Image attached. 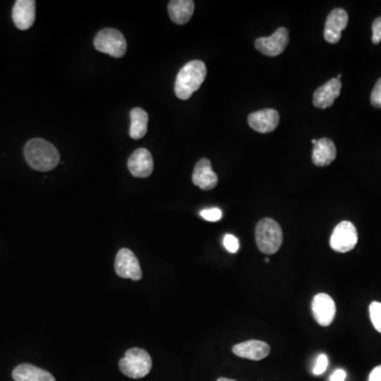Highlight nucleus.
<instances>
[{"mask_svg": "<svg viewBox=\"0 0 381 381\" xmlns=\"http://www.w3.org/2000/svg\"><path fill=\"white\" fill-rule=\"evenodd\" d=\"M193 183L203 191H209L217 185V175L212 170L211 161L203 158L197 162L192 176Z\"/></svg>", "mask_w": 381, "mask_h": 381, "instance_id": "2eb2a0df", "label": "nucleus"}, {"mask_svg": "<svg viewBox=\"0 0 381 381\" xmlns=\"http://www.w3.org/2000/svg\"><path fill=\"white\" fill-rule=\"evenodd\" d=\"M234 355L245 359L263 360L271 353V347L266 342L259 340H249V341L238 343L232 349Z\"/></svg>", "mask_w": 381, "mask_h": 381, "instance_id": "ddd939ff", "label": "nucleus"}, {"mask_svg": "<svg viewBox=\"0 0 381 381\" xmlns=\"http://www.w3.org/2000/svg\"><path fill=\"white\" fill-rule=\"evenodd\" d=\"M94 47L96 50L113 57H124L127 51V43L124 35L119 30L105 28L94 37Z\"/></svg>", "mask_w": 381, "mask_h": 381, "instance_id": "39448f33", "label": "nucleus"}, {"mask_svg": "<svg viewBox=\"0 0 381 381\" xmlns=\"http://www.w3.org/2000/svg\"><path fill=\"white\" fill-rule=\"evenodd\" d=\"M341 81L338 79L329 80L324 85L319 87L314 94L312 103L318 108L325 109L331 107L335 102L336 99L340 96L341 92Z\"/></svg>", "mask_w": 381, "mask_h": 381, "instance_id": "dca6fc26", "label": "nucleus"}, {"mask_svg": "<svg viewBox=\"0 0 381 381\" xmlns=\"http://www.w3.org/2000/svg\"><path fill=\"white\" fill-rule=\"evenodd\" d=\"M314 150H312V162L317 166H326L336 159L337 150L335 143L331 139L312 140Z\"/></svg>", "mask_w": 381, "mask_h": 381, "instance_id": "f3484780", "label": "nucleus"}, {"mask_svg": "<svg viewBox=\"0 0 381 381\" xmlns=\"http://www.w3.org/2000/svg\"><path fill=\"white\" fill-rule=\"evenodd\" d=\"M289 42V33L286 28H279L271 36L259 37L255 41V48L267 55V57H278L283 53Z\"/></svg>", "mask_w": 381, "mask_h": 381, "instance_id": "6e6552de", "label": "nucleus"}, {"mask_svg": "<svg viewBox=\"0 0 381 381\" xmlns=\"http://www.w3.org/2000/svg\"><path fill=\"white\" fill-rule=\"evenodd\" d=\"M115 271L122 279L139 281L142 279L141 266L133 251L123 248L119 251L115 261Z\"/></svg>", "mask_w": 381, "mask_h": 381, "instance_id": "0eeeda50", "label": "nucleus"}, {"mask_svg": "<svg viewBox=\"0 0 381 381\" xmlns=\"http://www.w3.org/2000/svg\"><path fill=\"white\" fill-rule=\"evenodd\" d=\"M207 76V67L201 61L185 64L177 74L175 94L180 100H189L199 89Z\"/></svg>", "mask_w": 381, "mask_h": 381, "instance_id": "f03ea898", "label": "nucleus"}, {"mask_svg": "<svg viewBox=\"0 0 381 381\" xmlns=\"http://www.w3.org/2000/svg\"><path fill=\"white\" fill-rule=\"evenodd\" d=\"M280 122V115L275 109L267 108L255 111L248 117L251 129L257 133H271L277 129Z\"/></svg>", "mask_w": 381, "mask_h": 381, "instance_id": "9b49d317", "label": "nucleus"}, {"mask_svg": "<svg viewBox=\"0 0 381 381\" xmlns=\"http://www.w3.org/2000/svg\"><path fill=\"white\" fill-rule=\"evenodd\" d=\"M257 248L264 254H275L283 243V231L280 224L273 218L259 220L255 229Z\"/></svg>", "mask_w": 381, "mask_h": 381, "instance_id": "7ed1b4c3", "label": "nucleus"}, {"mask_svg": "<svg viewBox=\"0 0 381 381\" xmlns=\"http://www.w3.org/2000/svg\"><path fill=\"white\" fill-rule=\"evenodd\" d=\"M368 381H381V366H376L371 372L370 376H368Z\"/></svg>", "mask_w": 381, "mask_h": 381, "instance_id": "cd10ccee", "label": "nucleus"}, {"mask_svg": "<svg viewBox=\"0 0 381 381\" xmlns=\"http://www.w3.org/2000/svg\"><path fill=\"white\" fill-rule=\"evenodd\" d=\"M35 7L34 0H17L13 7L12 17L14 24L20 30H28L34 24Z\"/></svg>", "mask_w": 381, "mask_h": 381, "instance_id": "4468645a", "label": "nucleus"}, {"mask_svg": "<svg viewBox=\"0 0 381 381\" xmlns=\"http://www.w3.org/2000/svg\"><path fill=\"white\" fill-rule=\"evenodd\" d=\"M121 372L134 379L143 378L152 370V361L150 354L143 349L134 347L125 353L119 362Z\"/></svg>", "mask_w": 381, "mask_h": 381, "instance_id": "20e7f679", "label": "nucleus"}, {"mask_svg": "<svg viewBox=\"0 0 381 381\" xmlns=\"http://www.w3.org/2000/svg\"><path fill=\"white\" fill-rule=\"evenodd\" d=\"M370 317L375 329L381 333V303L372 302L370 305Z\"/></svg>", "mask_w": 381, "mask_h": 381, "instance_id": "412c9836", "label": "nucleus"}, {"mask_svg": "<svg viewBox=\"0 0 381 381\" xmlns=\"http://www.w3.org/2000/svg\"><path fill=\"white\" fill-rule=\"evenodd\" d=\"M148 115L144 109L136 107L131 111V129L129 136L131 139L139 140L148 133Z\"/></svg>", "mask_w": 381, "mask_h": 381, "instance_id": "aec40b11", "label": "nucleus"}, {"mask_svg": "<svg viewBox=\"0 0 381 381\" xmlns=\"http://www.w3.org/2000/svg\"><path fill=\"white\" fill-rule=\"evenodd\" d=\"M194 9L195 3L192 0H172L168 6L171 20L177 24L189 22L194 13Z\"/></svg>", "mask_w": 381, "mask_h": 381, "instance_id": "a211bd4d", "label": "nucleus"}, {"mask_svg": "<svg viewBox=\"0 0 381 381\" xmlns=\"http://www.w3.org/2000/svg\"><path fill=\"white\" fill-rule=\"evenodd\" d=\"M217 381H236V380H232V379H228V378H218Z\"/></svg>", "mask_w": 381, "mask_h": 381, "instance_id": "c85d7f7f", "label": "nucleus"}, {"mask_svg": "<svg viewBox=\"0 0 381 381\" xmlns=\"http://www.w3.org/2000/svg\"><path fill=\"white\" fill-rule=\"evenodd\" d=\"M312 315L321 326H329L336 316V304L326 294H318L312 300Z\"/></svg>", "mask_w": 381, "mask_h": 381, "instance_id": "9d476101", "label": "nucleus"}, {"mask_svg": "<svg viewBox=\"0 0 381 381\" xmlns=\"http://www.w3.org/2000/svg\"><path fill=\"white\" fill-rule=\"evenodd\" d=\"M327 366H329V358H327V356L325 355V354H321V355H319V357L317 358L316 366H315L312 373H314V375H316V376L322 375L323 373L326 371Z\"/></svg>", "mask_w": 381, "mask_h": 381, "instance_id": "b1692460", "label": "nucleus"}, {"mask_svg": "<svg viewBox=\"0 0 381 381\" xmlns=\"http://www.w3.org/2000/svg\"><path fill=\"white\" fill-rule=\"evenodd\" d=\"M358 243L357 229L351 222H341L333 229L329 245L336 252L347 253L353 250Z\"/></svg>", "mask_w": 381, "mask_h": 381, "instance_id": "423d86ee", "label": "nucleus"}, {"mask_svg": "<svg viewBox=\"0 0 381 381\" xmlns=\"http://www.w3.org/2000/svg\"><path fill=\"white\" fill-rule=\"evenodd\" d=\"M15 381H55L52 374L32 364H24L13 371Z\"/></svg>", "mask_w": 381, "mask_h": 381, "instance_id": "6ab92c4d", "label": "nucleus"}, {"mask_svg": "<svg viewBox=\"0 0 381 381\" xmlns=\"http://www.w3.org/2000/svg\"><path fill=\"white\" fill-rule=\"evenodd\" d=\"M349 24V15L343 9H335L327 16L325 22L324 38L329 44H337L341 38L342 31Z\"/></svg>", "mask_w": 381, "mask_h": 381, "instance_id": "1a4fd4ad", "label": "nucleus"}, {"mask_svg": "<svg viewBox=\"0 0 381 381\" xmlns=\"http://www.w3.org/2000/svg\"><path fill=\"white\" fill-rule=\"evenodd\" d=\"M371 103L373 106L381 108V78L375 84L374 89L371 94Z\"/></svg>", "mask_w": 381, "mask_h": 381, "instance_id": "393cba45", "label": "nucleus"}, {"mask_svg": "<svg viewBox=\"0 0 381 381\" xmlns=\"http://www.w3.org/2000/svg\"><path fill=\"white\" fill-rule=\"evenodd\" d=\"M345 378H347V373H345V371L342 370V368H338V370H336L335 372L333 373L331 378H329V381H345Z\"/></svg>", "mask_w": 381, "mask_h": 381, "instance_id": "bb28decb", "label": "nucleus"}, {"mask_svg": "<svg viewBox=\"0 0 381 381\" xmlns=\"http://www.w3.org/2000/svg\"><path fill=\"white\" fill-rule=\"evenodd\" d=\"M201 216L208 222H218L222 218V212L218 208H210V209L203 210L201 212Z\"/></svg>", "mask_w": 381, "mask_h": 381, "instance_id": "4be33fe9", "label": "nucleus"}, {"mask_svg": "<svg viewBox=\"0 0 381 381\" xmlns=\"http://www.w3.org/2000/svg\"><path fill=\"white\" fill-rule=\"evenodd\" d=\"M24 158L31 168L49 172L59 164V152L50 142L41 138L30 140L24 146Z\"/></svg>", "mask_w": 381, "mask_h": 381, "instance_id": "f257e3e1", "label": "nucleus"}, {"mask_svg": "<svg viewBox=\"0 0 381 381\" xmlns=\"http://www.w3.org/2000/svg\"><path fill=\"white\" fill-rule=\"evenodd\" d=\"M224 246L229 252L236 253L240 249V240L232 234H226L224 238Z\"/></svg>", "mask_w": 381, "mask_h": 381, "instance_id": "5701e85b", "label": "nucleus"}, {"mask_svg": "<svg viewBox=\"0 0 381 381\" xmlns=\"http://www.w3.org/2000/svg\"><path fill=\"white\" fill-rule=\"evenodd\" d=\"M372 30L373 44H379V43L381 42V17L377 18V20H375V22H373Z\"/></svg>", "mask_w": 381, "mask_h": 381, "instance_id": "a878e982", "label": "nucleus"}, {"mask_svg": "<svg viewBox=\"0 0 381 381\" xmlns=\"http://www.w3.org/2000/svg\"><path fill=\"white\" fill-rule=\"evenodd\" d=\"M129 172L137 178H146L154 171L152 154L146 148H138L131 154L127 162Z\"/></svg>", "mask_w": 381, "mask_h": 381, "instance_id": "f8f14e48", "label": "nucleus"}]
</instances>
